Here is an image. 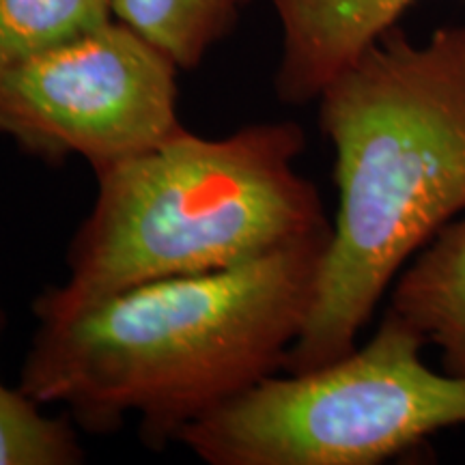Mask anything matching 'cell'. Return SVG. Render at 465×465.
Here are the masks:
<instances>
[{
    "mask_svg": "<svg viewBox=\"0 0 465 465\" xmlns=\"http://www.w3.org/2000/svg\"><path fill=\"white\" fill-rule=\"evenodd\" d=\"M304 149L293 121L224 138L185 130L97 171L95 203L67 248V281L35 300L37 322L143 282L250 263L330 229L317 188L295 171Z\"/></svg>",
    "mask_w": 465,
    "mask_h": 465,
    "instance_id": "obj_3",
    "label": "cell"
},
{
    "mask_svg": "<svg viewBox=\"0 0 465 465\" xmlns=\"http://www.w3.org/2000/svg\"><path fill=\"white\" fill-rule=\"evenodd\" d=\"M5 315L0 311V332ZM84 461L74 424L50 418L42 403L0 381V465H78Z\"/></svg>",
    "mask_w": 465,
    "mask_h": 465,
    "instance_id": "obj_10",
    "label": "cell"
},
{
    "mask_svg": "<svg viewBox=\"0 0 465 465\" xmlns=\"http://www.w3.org/2000/svg\"><path fill=\"white\" fill-rule=\"evenodd\" d=\"M424 345L386 311L364 347L265 377L190 422L177 441L209 465H377L465 424V375L429 369Z\"/></svg>",
    "mask_w": 465,
    "mask_h": 465,
    "instance_id": "obj_4",
    "label": "cell"
},
{
    "mask_svg": "<svg viewBox=\"0 0 465 465\" xmlns=\"http://www.w3.org/2000/svg\"><path fill=\"white\" fill-rule=\"evenodd\" d=\"M179 65L121 20L45 52L0 80V134L28 155L93 173L185 132L177 114Z\"/></svg>",
    "mask_w": 465,
    "mask_h": 465,
    "instance_id": "obj_5",
    "label": "cell"
},
{
    "mask_svg": "<svg viewBox=\"0 0 465 465\" xmlns=\"http://www.w3.org/2000/svg\"><path fill=\"white\" fill-rule=\"evenodd\" d=\"M418 0H270L281 22L276 95L315 102L341 72L399 26ZM465 3V0H461Z\"/></svg>",
    "mask_w": 465,
    "mask_h": 465,
    "instance_id": "obj_6",
    "label": "cell"
},
{
    "mask_svg": "<svg viewBox=\"0 0 465 465\" xmlns=\"http://www.w3.org/2000/svg\"><path fill=\"white\" fill-rule=\"evenodd\" d=\"M330 231L250 263L143 282L39 322L20 388L37 403L67 407L91 433L138 414L144 444L177 441L190 422L284 371L315 300Z\"/></svg>",
    "mask_w": 465,
    "mask_h": 465,
    "instance_id": "obj_1",
    "label": "cell"
},
{
    "mask_svg": "<svg viewBox=\"0 0 465 465\" xmlns=\"http://www.w3.org/2000/svg\"><path fill=\"white\" fill-rule=\"evenodd\" d=\"M110 20L113 0H0V80Z\"/></svg>",
    "mask_w": 465,
    "mask_h": 465,
    "instance_id": "obj_9",
    "label": "cell"
},
{
    "mask_svg": "<svg viewBox=\"0 0 465 465\" xmlns=\"http://www.w3.org/2000/svg\"><path fill=\"white\" fill-rule=\"evenodd\" d=\"M339 212L284 373L347 356L388 287L465 213V25L394 26L322 91Z\"/></svg>",
    "mask_w": 465,
    "mask_h": 465,
    "instance_id": "obj_2",
    "label": "cell"
},
{
    "mask_svg": "<svg viewBox=\"0 0 465 465\" xmlns=\"http://www.w3.org/2000/svg\"><path fill=\"white\" fill-rule=\"evenodd\" d=\"M388 311L440 349L446 373L465 375V216L446 224L401 270Z\"/></svg>",
    "mask_w": 465,
    "mask_h": 465,
    "instance_id": "obj_7",
    "label": "cell"
},
{
    "mask_svg": "<svg viewBox=\"0 0 465 465\" xmlns=\"http://www.w3.org/2000/svg\"><path fill=\"white\" fill-rule=\"evenodd\" d=\"M242 5L243 0H113V11L179 69H192L232 31Z\"/></svg>",
    "mask_w": 465,
    "mask_h": 465,
    "instance_id": "obj_8",
    "label": "cell"
}]
</instances>
